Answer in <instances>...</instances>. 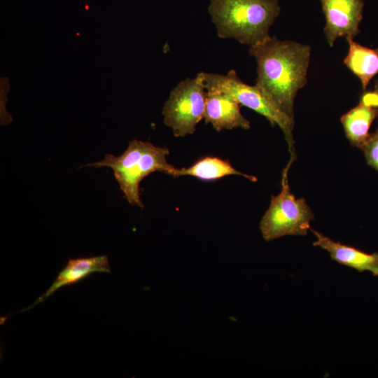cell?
Listing matches in <instances>:
<instances>
[{"label": "cell", "instance_id": "obj_1", "mask_svg": "<svg viewBox=\"0 0 378 378\" xmlns=\"http://www.w3.org/2000/svg\"><path fill=\"white\" fill-rule=\"evenodd\" d=\"M257 64L255 84L287 115L294 118V101L307 82L311 48L293 41L270 36L251 46Z\"/></svg>", "mask_w": 378, "mask_h": 378}, {"label": "cell", "instance_id": "obj_2", "mask_svg": "<svg viewBox=\"0 0 378 378\" xmlns=\"http://www.w3.org/2000/svg\"><path fill=\"white\" fill-rule=\"evenodd\" d=\"M208 10L219 38L251 47L270 36L281 8L278 0H210Z\"/></svg>", "mask_w": 378, "mask_h": 378}, {"label": "cell", "instance_id": "obj_3", "mask_svg": "<svg viewBox=\"0 0 378 378\" xmlns=\"http://www.w3.org/2000/svg\"><path fill=\"white\" fill-rule=\"evenodd\" d=\"M169 155L166 147L132 139L121 155L106 154L102 160L85 166L111 168L126 200L133 206L143 208L139 184L145 177L155 172L172 176L176 167L167 162Z\"/></svg>", "mask_w": 378, "mask_h": 378}, {"label": "cell", "instance_id": "obj_4", "mask_svg": "<svg viewBox=\"0 0 378 378\" xmlns=\"http://www.w3.org/2000/svg\"><path fill=\"white\" fill-rule=\"evenodd\" d=\"M206 90L213 89L226 93L245 106L265 117L272 126H279L288 144L290 157L295 158L293 130L294 118L284 113L258 85L244 83L232 69L227 74L204 73Z\"/></svg>", "mask_w": 378, "mask_h": 378}, {"label": "cell", "instance_id": "obj_5", "mask_svg": "<svg viewBox=\"0 0 378 378\" xmlns=\"http://www.w3.org/2000/svg\"><path fill=\"white\" fill-rule=\"evenodd\" d=\"M295 158L283 170L281 190L271 196L269 208L262 216L260 230L267 241L286 235L304 236L310 230L314 215L304 198H296L291 192L288 172Z\"/></svg>", "mask_w": 378, "mask_h": 378}, {"label": "cell", "instance_id": "obj_6", "mask_svg": "<svg viewBox=\"0 0 378 378\" xmlns=\"http://www.w3.org/2000/svg\"><path fill=\"white\" fill-rule=\"evenodd\" d=\"M206 99L204 72L193 78L181 80L170 92L162 115L164 123L176 137H183L195 132L204 118Z\"/></svg>", "mask_w": 378, "mask_h": 378}, {"label": "cell", "instance_id": "obj_7", "mask_svg": "<svg viewBox=\"0 0 378 378\" xmlns=\"http://www.w3.org/2000/svg\"><path fill=\"white\" fill-rule=\"evenodd\" d=\"M326 19L324 34L330 47L339 37L353 39L363 18V0H319Z\"/></svg>", "mask_w": 378, "mask_h": 378}, {"label": "cell", "instance_id": "obj_8", "mask_svg": "<svg viewBox=\"0 0 378 378\" xmlns=\"http://www.w3.org/2000/svg\"><path fill=\"white\" fill-rule=\"evenodd\" d=\"M204 119L214 130L241 128L248 130L250 122L241 114L239 103L229 94L217 90H206Z\"/></svg>", "mask_w": 378, "mask_h": 378}, {"label": "cell", "instance_id": "obj_9", "mask_svg": "<svg viewBox=\"0 0 378 378\" xmlns=\"http://www.w3.org/2000/svg\"><path fill=\"white\" fill-rule=\"evenodd\" d=\"M94 272H111L110 265L106 255L69 258L66 265L58 274L48 290L31 305L21 312L33 308L36 304L43 302L60 288L74 284Z\"/></svg>", "mask_w": 378, "mask_h": 378}, {"label": "cell", "instance_id": "obj_10", "mask_svg": "<svg viewBox=\"0 0 378 378\" xmlns=\"http://www.w3.org/2000/svg\"><path fill=\"white\" fill-rule=\"evenodd\" d=\"M316 238L313 243L330 254L332 260L339 264L351 267L359 272L369 271L378 276V253H368L353 246L337 242L322 233L310 228Z\"/></svg>", "mask_w": 378, "mask_h": 378}, {"label": "cell", "instance_id": "obj_11", "mask_svg": "<svg viewBox=\"0 0 378 378\" xmlns=\"http://www.w3.org/2000/svg\"><path fill=\"white\" fill-rule=\"evenodd\" d=\"M230 175H239L251 181L257 177L237 170L227 160L218 157L206 156L198 160L188 167L176 168L172 176H191L203 181H215Z\"/></svg>", "mask_w": 378, "mask_h": 378}, {"label": "cell", "instance_id": "obj_12", "mask_svg": "<svg viewBox=\"0 0 378 378\" xmlns=\"http://www.w3.org/2000/svg\"><path fill=\"white\" fill-rule=\"evenodd\" d=\"M377 113L376 107L361 101L341 117L346 136L351 145L361 148L369 139V130Z\"/></svg>", "mask_w": 378, "mask_h": 378}, {"label": "cell", "instance_id": "obj_13", "mask_svg": "<svg viewBox=\"0 0 378 378\" xmlns=\"http://www.w3.org/2000/svg\"><path fill=\"white\" fill-rule=\"evenodd\" d=\"M346 41L349 48L344 64L360 79L363 88L365 89L371 79L378 74V50L363 46L353 39Z\"/></svg>", "mask_w": 378, "mask_h": 378}, {"label": "cell", "instance_id": "obj_14", "mask_svg": "<svg viewBox=\"0 0 378 378\" xmlns=\"http://www.w3.org/2000/svg\"><path fill=\"white\" fill-rule=\"evenodd\" d=\"M367 162L378 172V131L361 147Z\"/></svg>", "mask_w": 378, "mask_h": 378}, {"label": "cell", "instance_id": "obj_15", "mask_svg": "<svg viewBox=\"0 0 378 378\" xmlns=\"http://www.w3.org/2000/svg\"><path fill=\"white\" fill-rule=\"evenodd\" d=\"M361 101L368 105L376 107L378 110V84L376 86L375 91L365 94Z\"/></svg>", "mask_w": 378, "mask_h": 378}, {"label": "cell", "instance_id": "obj_16", "mask_svg": "<svg viewBox=\"0 0 378 378\" xmlns=\"http://www.w3.org/2000/svg\"><path fill=\"white\" fill-rule=\"evenodd\" d=\"M378 50V49H377Z\"/></svg>", "mask_w": 378, "mask_h": 378}]
</instances>
